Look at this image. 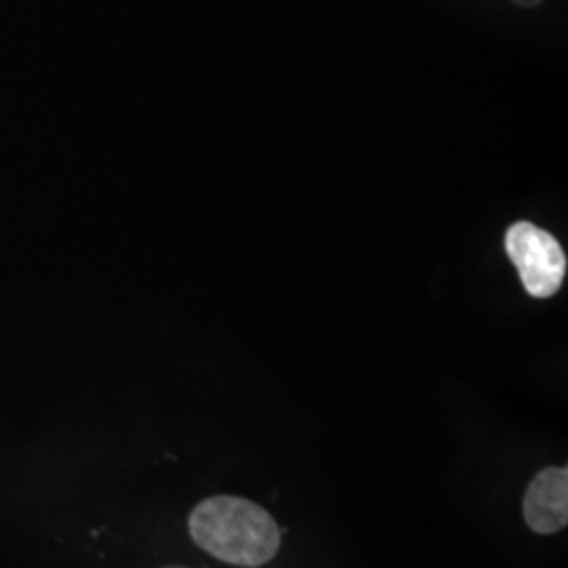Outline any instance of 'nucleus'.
I'll list each match as a JSON object with an SVG mask.
<instances>
[{
    "label": "nucleus",
    "mask_w": 568,
    "mask_h": 568,
    "mask_svg": "<svg viewBox=\"0 0 568 568\" xmlns=\"http://www.w3.org/2000/svg\"><path fill=\"white\" fill-rule=\"evenodd\" d=\"M187 527L199 548L236 567H262L281 548L274 518L241 497L204 499L192 509Z\"/></svg>",
    "instance_id": "obj_1"
},
{
    "label": "nucleus",
    "mask_w": 568,
    "mask_h": 568,
    "mask_svg": "<svg viewBox=\"0 0 568 568\" xmlns=\"http://www.w3.org/2000/svg\"><path fill=\"white\" fill-rule=\"evenodd\" d=\"M506 251L530 297L548 300L560 291L567 274V255L544 227L520 222L506 234Z\"/></svg>",
    "instance_id": "obj_2"
},
{
    "label": "nucleus",
    "mask_w": 568,
    "mask_h": 568,
    "mask_svg": "<svg viewBox=\"0 0 568 568\" xmlns=\"http://www.w3.org/2000/svg\"><path fill=\"white\" fill-rule=\"evenodd\" d=\"M525 520L539 535H554L568 523V469H541L525 495Z\"/></svg>",
    "instance_id": "obj_3"
},
{
    "label": "nucleus",
    "mask_w": 568,
    "mask_h": 568,
    "mask_svg": "<svg viewBox=\"0 0 568 568\" xmlns=\"http://www.w3.org/2000/svg\"><path fill=\"white\" fill-rule=\"evenodd\" d=\"M511 2H516L518 7H537V4H541L544 0H511Z\"/></svg>",
    "instance_id": "obj_4"
}]
</instances>
